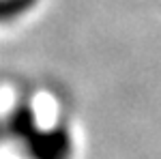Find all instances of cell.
Listing matches in <instances>:
<instances>
[{
  "label": "cell",
  "instance_id": "cell-1",
  "mask_svg": "<svg viewBox=\"0 0 161 159\" xmlns=\"http://www.w3.org/2000/svg\"><path fill=\"white\" fill-rule=\"evenodd\" d=\"M69 153H71V140L60 129L32 138V155L37 159H69Z\"/></svg>",
  "mask_w": 161,
  "mask_h": 159
}]
</instances>
